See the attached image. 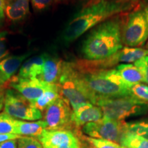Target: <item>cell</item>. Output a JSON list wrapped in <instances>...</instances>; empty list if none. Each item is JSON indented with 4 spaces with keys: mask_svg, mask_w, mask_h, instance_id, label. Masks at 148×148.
I'll use <instances>...</instances> for the list:
<instances>
[{
    "mask_svg": "<svg viewBox=\"0 0 148 148\" xmlns=\"http://www.w3.org/2000/svg\"><path fill=\"white\" fill-rule=\"evenodd\" d=\"M73 64L85 97L95 105L102 99L133 96L130 85L122 79L115 68L105 70H88Z\"/></svg>",
    "mask_w": 148,
    "mask_h": 148,
    "instance_id": "1",
    "label": "cell"
},
{
    "mask_svg": "<svg viewBox=\"0 0 148 148\" xmlns=\"http://www.w3.org/2000/svg\"><path fill=\"white\" fill-rule=\"evenodd\" d=\"M123 23L122 16L117 14L95 26L83 42L82 51L84 59L102 60L122 49Z\"/></svg>",
    "mask_w": 148,
    "mask_h": 148,
    "instance_id": "2",
    "label": "cell"
},
{
    "mask_svg": "<svg viewBox=\"0 0 148 148\" xmlns=\"http://www.w3.org/2000/svg\"><path fill=\"white\" fill-rule=\"evenodd\" d=\"M134 5L112 0H100L86 5L67 24L62 33V38L66 42H73L92 27L112 16L130 10Z\"/></svg>",
    "mask_w": 148,
    "mask_h": 148,
    "instance_id": "3",
    "label": "cell"
},
{
    "mask_svg": "<svg viewBox=\"0 0 148 148\" xmlns=\"http://www.w3.org/2000/svg\"><path fill=\"white\" fill-rule=\"evenodd\" d=\"M95 105L101 109L104 117L116 121L148 113V103L134 96L99 99Z\"/></svg>",
    "mask_w": 148,
    "mask_h": 148,
    "instance_id": "4",
    "label": "cell"
},
{
    "mask_svg": "<svg viewBox=\"0 0 148 148\" xmlns=\"http://www.w3.org/2000/svg\"><path fill=\"white\" fill-rule=\"evenodd\" d=\"M148 56V50L141 47H123L113 55L99 60H89L86 59L73 62L77 67L88 70L110 69L112 66L120 64L135 62L144 56Z\"/></svg>",
    "mask_w": 148,
    "mask_h": 148,
    "instance_id": "5",
    "label": "cell"
},
{
    "mask_svg": "<svg viewBox=\"0 0 148 148\" xmlns=\"http://www.w3.org/2000/svg\"><path fill=\"white\" fill-rule=\"evenodd\" d=\"M57 84L60 96L69 102L73 110L85 103H90L81 89L76 71L72 62H63L62 72Z\"/></svg>",
    "mask_w": 148,
    "mask_h": 148,
    "instance_id": "6",
    "label": "cell"
},
{
    "mask_svg": "<svg viewBox=\"0 0 148 148\" xmlns=\"http://www.w3.org/2000/svg\"><path fill=\"white\" fill-rule=\"evenodd\" d=\"M148 39V25L140 5L127 16L122 28V41L128 47H140Z\"/></svg>",
    "mask_w": 148,
    "mask_h": 148,
    "instance_id": "7",
    "label": "cell"
},
{
    "mask_svg": "<svg viewBox=\"0 0 148 148\" xmlns=\"http://www.w3.org/2000/svg\"><path fill=\"white\" fill-rule=\"evenodd\" d=\"M4 112L18 120L38 121L42 118V112L14 89L5 90Z\"/></svg>",
    "mask_w": 148,
    "mask_h": 148,
    "instance_id": "8",
    "label": "cell"
},
{
    "mask_svg": "<svg viewBox=\"0 0 148 148\" xmlns=\"http://www.w3.org/2000/svg\"><path fill=\"white\" fill-rule=\"evenodd\" d=\"M125 122L103 116L99 121L84 125L81 128V131L85 136L110 140L120 144L121 138L125 133Z\"/></svg>",
    "mask_w": 148,
    "mask_h": 148,
    "instance_id": "9",
    "label": "cell"
},
{
    "mask_svg": "<svg viewBox=\"0 0 148 148\" xmlns=\"http://www.w3.org/2000/svg\"><path fill=\"white\" fill-rule=\"evenodd\" d=\"M72 112L69 102L60 96L44 111L42 116L47 124L46 130H69L75 133L71 123Z\"/></svg>",
    "mask_w": 148,
    "mask_h": 148,
    "instance_id": "10",
    "label": "cell"
},
{
    "mask_svg": "<svg viewBox=\"0 0 148 148\" xmlns=\"http://www.w3.org/2000/svg\"><path fill=\"white\" fill-rule=\"evenodd\" d=\"M43 148H80L81 140L69 130H45L36 137Z\"/></svg>",
    "mask_w": 148,
    "mask_h": 148,
    "instance_id": "11",
    "label": "cell"
},
{
    "mask_svg": "<svg viewBox=\"0 0 148 148\" xmlns=\"http://www.w3.org/2000/svg\"><path fill=\"white\" fill-rule=\"evenodd\" d=\"M51 84H47L38 78L25 79L13 76L10 79L8 86L33 102L50 87Z\"/></svg>",
    "mask_w": 148,
    "mask_h": 148,
    "instance_id": "12",
    "label": "cell"
},
{
    "mask_svg": "<svg viewBox=\"0 0 148 148\" xmlns=\"http://www.w3.org/2000/svg\"><path fill=\"white\" fill-rule=\"evenodd\" d=\"M103 112L99 106L87 103L73 110L71 114V123L77 134L84 125L91 122L99 121L103 118Z\"/></svg>",
    "mask_w": 148,
    "mask_h": 148,
    "instance_id": "13",
    "label": "cell"
},
{
    "mask_svg": "<svg viewBox=\"0 0 148 148\" xmlns=\"http://www.w3.org/2000/svg\"><path fill=\"white\" fill-rule=\"evenodd\" d=\"M63 62L56 56L47 54L42 72L37 78L47 84H58L62 72Z\"/></svg>",
    "mask_w": 148,
    "mask_h": 148,
    "instance_id": "14",
    "label": "cell"
},
{
    "mask_svg": "<svg viewBox=\"0 0 148 148\" xmlns=\"http://www.w3.org/2000/svg\"><path fill=\"white\" fill-rule=\"evenodd\" d=\"M29 0H12L6 1L5 16L12 23L23 21L29 13Z\"/></svg>",
    "mask_w": 148,
    "mask_h": 148,
    "instance_id": "15",
    "label": "cell"
},
{
    "mask_svg": "<svg viewBox=\"0 0 148 148\" xmlns=\"http://www.w3.org/2000/svg\"><path fill=\"white\" fill-rule=\"evenodd\" d=\"M47 53L35 56L25 61L20 67L17 76L21 78H37L42 72V66Z\"/></svg>",
    "mask_w": 148,
    "mask_h": 148,
    "instance_id": "16",
    "label": "cell"
},
{
    "mask_svg": "<svg viewBox=\"0 0 148 148\" xmlns=\"http://www.w3.org/2000/svg\"><path fill=\"white\" fill-rule=\"evenodd\" d=\"M46 129L47 124L43 120L24 121L22 120L16 119L14 134L22 136L37 137Z\"/></svg>",
    "mask_w": 148,
    "mask_h": 148,
    "instance_id": "17",
    "label": "cell"
},
{
    "mask_svg": "<svg viewBox=\"0 0 148 148\" xmlns=\"http://www.w3.org/2000/svg\"><path fill=\"white\" fill-rule=\"evenodd\" d=\"M31 54V52H27L24 54L10 56L5 58L0 61V71L10 80L21 67L23 61L26 60Z\"/></svg>",
    "mask_w": 148,
    "mask_h": 148,
    "instance_id": "18",
    "label": "cell"
},
{
    "mask_svg": "<svg viewBox=\"0 0 148 148\" xmlns=\"http://www.w3.org/2000/svg\"><path fill=\"white\" fill-rule=\"evenodd\" d=\"M115 69L122 79L131 86L143 83V75L139 69L134 64H120L116 66Z\"/></svg>",
    "mask_w": 148,
    "mask_h": 148,
    "instance_id": "19",
    "label": "cell"
},
{
    "mask_svg": "<svg viewBox=\"0 0 148 148\" xmlns=\"http://www.w3.org/2000/svg\"><path fill=\"white\" fill-rule=\"evenodd\" d=\"M60 97V93L58 84H51L50 87L32 103L42 113V112H44L51 103H53Z\"/></svg>",
    "mask_w": 148,
    "mask_h": 148,
    "instance_id": "20",
    "label": "cell"
},
{
    "mask_svg": "<svg viewBox=\"0 0 148 148\" xmlns=\"http://www.w3.org/2000/svg\"><path fill=\"white\" fill-rule=\"evenodd\" d=\"M120 145L125 148H148V139L125 132L121 138Z\"/></svg>",
    "mask_w": 148,
    "mask_h": 148,
    "instance_id": "21",
    "label": "cell"
},
{
    "mask_svg": "<svg viewBox=\"0 0 148 148\" xmlns=\"http://www.w3.org/2000/svg\"><path fill=\"white\" fill-rule=\"evenodd\" d=\"M125 132L131 133L148 139V120L125 122Z\"/></svg>",
    "mask_w": 148,
    "mask_h": 148,
    "instance_id": "22",
    "label": "cell"
},
{
    "mask_svg": "<svg viewBox=\"0 0 148 148\" xmlns=\"http://www.w3.org/2000/svg\"><path fill=\"white\" fill-rule=\"evenodd\" d=\"M77 136L80 140L86 142L92 148H122V146L119 143H114L110 140L101 139V138H91L82 135V133Z\"/></svg>",
    "mask_w": 148,
    "mask_h": 148,
    "instance_id": "23",
    "label": "cell"
},
{
    "mask_svg": "<svg viewBox=\"0 0 148 148\" xmlns=\"http://www.w3.org/2000/svg\"><path fill=\"white\" fill-rule=\"evenodd\" d=\"M16 121V119L5 112L0 113V134H14Z\"/></svg>",
    "mask_w": 148,
    "mask_h": 148,
    "instance_id": "24",
    "label": "cell"
},
{
    "mask_svg": "<svg viewBox=\"0 0 148 148\" xmlns=\"http://www.w3.org/2000/svg\"><path fill=\"white\" fill-rule=\"evenodd\" d=\"M131 92L135 97L148 103V85L143 83L133 85L131 87Z\"/></svg>",
    "mask_w": 148,
    "mask_h": 148,
    "instance_id": "25",
    "label": "cell"
},
{
    "mask_svg": "<svg viewBox=\"0 0 148 148\" xmlns=\"http://www.w3.org/2000/svg\"><path fill=\"white\" fill-rule=\"evenodd\" d=\"M17 148H43L39 140L33 136H22L17 139Z\"/></svg>",
    "mask_w": 148,
    "mask_h": 148,
    "instance_id": "26",
    "label": "cell"
},
{
    "mask_svg": "<svg viewBox=\"0 0 148 148\" xmlns=\"http://www.w3.org/2000/svg\"><path fill=\"white\" fill-rule=\"evenodd\" d=\"M134 64L139 69L143 77V83L148 85V56L143 57L134 62Z\"/></svg>",
    "mask_w": 148,
    "mask_h": 148,
    "instance_id": "27",
    "label": "cell"
},
{
    "mask_svg": "<svg viewBox=\"0 0 148 148\" xmlns=\"http://www.w3.org/2000/svg\"><path fill=\"white\" fill-rule=\"evenodd\" d=\"M5 32H0V61L3 60L9 54V50L7 45Z\"/></svg>",
    "mask_w": 148,
    "mask_h": 148,
    "instance_id": "28",
    "label": "cell"
},
{
    "mask_svg": "<svg viewBox=\"0 0 148 148\" xmlns=\"http://www.w3.org/2000/svg\"><path fill=\"white\" fill-rule=\"evenodd\" d=\"M34 10L40 12L49 8L52 4L53 0H29Z\"/></svg>",
    "mask_w": 148,
    "mask_h": 148,
    "instance_id": "29",
    "label": "cell"
},
{
    "mask_svg": "<svg viewBox=\"0 0 148 148\" xmlns=\"http://www.w3.org/2000/svg\"><path fill=\"white\" fill-rule=\"evenodd\" d=\"M0 148H17V139L8 140L0 143Z\"/></svg>",
    "mask_w": 148,
    "mask_h": 148,
    "instance_id": "30",
    "label": "cell"
},
{
    "mask_svg": "<svg viewBox=\"0 0 148 148\" xmlns=\"http://www.w3.org/2000/svg\"><path fill=\"white\" fill-rule=\"evenodd\" d=\"M21 136L14 134H0V143L5 141L8 140L12 139H18L21 138Z\"/></svg>",
    "mask_w": 148,
    "mask_h": 148,
    "instance_id": "31",
    "label": "cell"
},
{
    "mask_svg": "<svg viewBox=\"0 0 148 148\" xmlns=\"http://www.w3.org/2000/svg\"><path fill=\"white\" fill-rule=\"evenodd\" d=\"M139 5L143 10L148 25V0H142Z\"/></svg>",
    "mask_w": 148,
    "mask_h": 148,
    "instance_id": "32",
    "label": "cell"
},
{
    "mask_svg": "<svg viewBox=\"0 0 148 148\" xmlns=\"http://www.w3.org/2000/svg\"><path fill=\"white\" fill-rule=\"evenodd\" d=\"M5 90V87H0V112L4 106Z\"/></svg>",
    "mask_w": 148,
    "mask_h": 148,
    "instance_id": "33",
    "label": "cell"
},
{
    "mask_svg": "<svg viewBox=\"0 0 148 148\" xmlns=\"http://www.w3.org/2000/svg\"><path fill=\"white\" fill-rule=\"evenodd\" d=\"M6 0H0V21L4 18Z\"/></svg>",
    "mask_w": 148,
    "mask_h": 148,
    "instance_id": "34",
    "label": "cell"
},
{
    "mask_svg": "<svg viewBox=\"0 0 148 148\" xmlns=\"http://www.w3.org/2000/svg\"><path fill=\"white\" fill-rule=\"evenodd\" d=\"M10 80L0 71V87H5L9 84Z\"/></svg>",
    "mask_w": 148,
    "mask_h": 148,
    "instance_id": "35",
    "label": "cell"
},
{
    "mask_svg": "<svg viewBox=\"0 0 148 148\" xmlns=\"http://www.w3.org/2000/svg\"><path fill=\"white\" fill-rule=\"evenodd\" d=\"M112 1L122 3H130V4L135 5V3H136L139 0H112Z\"/></svg>",
    "mask_w": 148,
    "mask_h": 148,
    "instance_id": "36",
    "label": "cell"
},
{
    "mask_svg": "<svg viewBox=\"0 0 148 148\" xmlns=\"http://www.w3.org/2000/svg\"><path fill=\"white\" fill-rule=\"evenodd\" d=\"M81 140V147L80 148H92V147H90V146L88 145L86 142H85L84 140Z\"/></svg>",
    "mask_w": 148,
    "mask_h": 148,
    "instance_id": "37",
    "label": "cell"
},
{
    "mask_svg": "<svg viewBox=\"0 0 148 148\" xmlns=\"http://www.w3.org/2000/svg\"><path fill=\"white\" fill-rule=\"evenodd\" d=\"M100 0H90V2L88 3L87 5H91V4H93V3H95L98 2V1H99Z\"/></svg>",
    "mask_w": 148,
    "mask_h": 148,
    "instance_id": "38",
    "label": "cell"
},
{
    "mask_svg": "<svg viewBox=\"0 0 148 148\" xmlns=\"http://www.w3.org/2000/svg\"><path fill=\"white\" fill-rule=\"evenodd\" d=\"M145 49H147V50H148V41L146 42V45H145Z\"/></svg>",
    "mask_w": 148,
    "mask_h": 148,
    "instance_id": "39",
    "label": "cell"
},
{
    "mask_svg": "<svg viewBox=\"0 0 148 148\" xmlns=\"http://www.w3.org/2000/svg\"><path fill=\"white\" fill-rule=\"evenodd\" d=\"M12 1V0H6V1Z\"/></svg>",
    "mask_w": 148,
    "mask_h": 148,
    "instance_id": "40",
    "label": "cell"
},
{
    "mask_svg": "<svg viewBox=\"0 0 148 148\" xmlns=\"http://www.w3.org/2000/svg\"><path fill=\"white\" fill-rule=\"evenodd\" d=\"M122 148H125V147H123V146H122Z\"/></svg>",
    "mask_w": 148,
    "mask_h": 148,
    "instance_id": "41",
    "label": "cell"
},
{
    "mask_svg": "<svg viewBox=\"0 0 148 148\" xmlns=\"http://www.w3.org/2000/svg\"><path fill=\"white\" fill-rule=\"evenodd\" d=\"M58 1H62V0H58Z\"/></svg>",
    "mask_w": 148,
    "mask_h": 148,
    "instance_id": "42",
    "label": "cell"
}]
</instances>
